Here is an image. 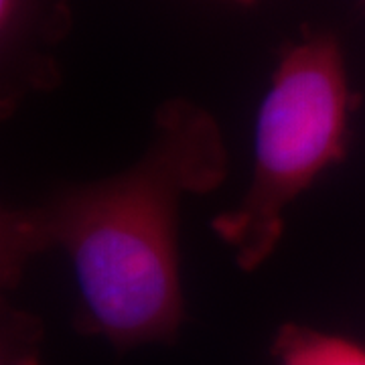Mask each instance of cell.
Returning a JSON list of instances; mask_svg holds the SVG:
<instances>
[{"mask_svg": "<svg viewBox=\"0 0 365 365\" xmlns=\"http://www.w3.org/2000/svg\"><path fill=\"white\" fill-rule=\"evenodd\" d=\"M225 170L215 120L191 102L163 106L153 140L130 169L4 213L2 282L13 287L35 254L63 250L88 333L122 351L169 343L185 321L181 203L215 189Z\"/></svg>", "mask_w": 365, "mask_h": 365, "instance_id": "cell-1", "label": "cell"}, {"mask_svg": "<svg viewBox=\"0 0 365 365\" xmlns=\"http://www.w3.org/2000/svg\"><path fill=\"white\" fill-rule=\"evenodd\" d=\"M353 93L339 41L311 33L274 67L254 128L248 189L213 230L240 268L254 270L284 234V211L319 175L345 157Z\"/></svg>", "mask_w": 365, "mask_h": 365, "instance_id": "cell-2", "label": "cell"}, {"mask_svg": "<svg viewBox=\"0 0 365 365\" xmlns=\"http://www.w3.org/2000/svg\"><path fill=\"white\" fill-rule=\"evenodd\" d=\"M71 26L69 0H0V71L4 110L57 83L55 49Z\"/></svg>", "mask_w": 365, "mask_h": 365, "instance_id": "cell-3", "label": "cell"}, {"mask_svg": "<svg viewBox=\"0 0 365 365\" xmlns=\"http://www.w3.org/2000/svg\"><path fill=\"white\" fill-rule=\"evenodd\" d=\"M276 365H365V345L319 329L287 323L272 343Z\"/></svg>", "mask_w": 365, "mask_h": 365, "instance_id": "cell-4", "label": "cell"}, {"mask_svg": "<svg viewBox=\"0 0 365 365\" xmlns=\"http://www.w3.org/2000/svg\"><path fill=\"white\" fill-rule=\"evenodd\" d=\"M237 2H244V4H250V2H254V0H237Z\"/></svg>", "mask_w": 365, "mask_h": 365, "instance_id": "cell-5", "label": "cell"}]
</instances>
